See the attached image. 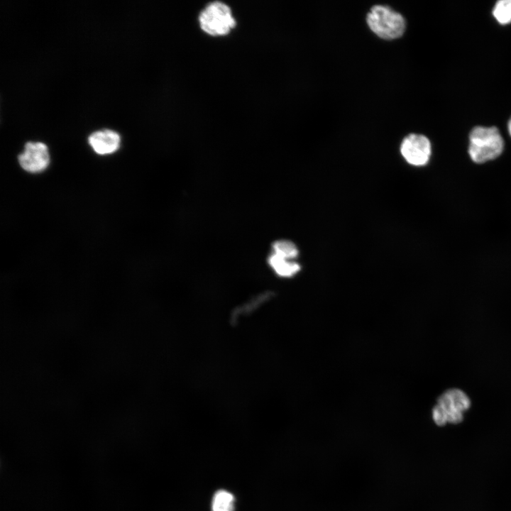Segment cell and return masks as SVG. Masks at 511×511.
<instances>
[{"label": "cell", "mask_w": 511, "mask_h": 511, "mask_svg": "<svg viewBox=\"0 0 511 511\" xmlns=\"http://www.w3.org/2000/svg\"><path fill=\"white\" fill-rule=\"evenodd\" d=\"M504 141L495 126H476L469 135L468 155L476 163H483L498 158L503 151Z\"/></svg>", "instance_id": "cell-1"}, {"label": "cell", "mask_w": 511, "mask_h": 511, "mask_svg": "<svg viewBox=\"0 0 511 511\" xmlns=\"http://www.w3.org/2000/svg\"><path fill=\"white\" fill-rule=\"evenodd\" d=\"M471 405L469 397L461 390L451 388L437 399L432 410V419L438 426L447 422L458 424L463 419V414Z\"/></svg>", "instance_id": "cell-2"}, {"label": "cell", "mask_w": 511, "mask_h": 511, "mask_svg": "<svg viewBox=\"0 0 511 511\" xmlns=\"http://www.w3.org/2000/svg\"><path fill=\"white\" fill-rule=\"evenodd\" d=\"M370 30L386 40L400 37L405 30V21L398 12L388 6H373L366 16Z\"/></svg>", "instance_id": "cell-3"}, {"label": "cell", "mask_w": 511, "mask_h": 511, "mask_svg": "<svg viewBox=\"0 0 511 511\" xmlns=\"http://www.w3.org/2000/svg\"><path fill=\"white\" fill-rule=\"evenodd\" d=\"M201 29L212 36L226 35L236 26L230 7L221 1H213L207 5L199 15Z\"/></svg>", "instance_id": "cell-4"}, {"label": "cell", "mask_w": 511, "mask_h": 511, "mask_svg": "<svg viewBox=\"0 0 511 511\" xmlns=\"http://www.w3.org/2000/svg\"><path fill=\"white\" fill-rule=\"evenodd\" d=\"M400 152L405 160L410 165H425L431 157V143L424 135L411 133L403 139L400 145Z\"/></svg>", "instance_id": "cell-5"}, {"label": "cell", "mask_w": 511, "mask_h": 511, "mask_svg": "<svg viewBox=\"0 0 511 511\" xmlns=\"http://www.w3.org/2000/svg\"><path fill=\"white\" fill-rule=\"evenodd\" d=\"M18 162L21 167L29 172L43 171L50 163L47 145L41 142H28L24 151L18 156Z\"/></svg>", "instance_id": "cell-6"}, {"label": "cell", "mask_w": 511, "mask_h": 511, "mask_svg": "<svg viewBox=\"0 0 511 511\" xmlns=\"http://www.w3.org/2000/svg\"><path fill=\"white\" fill-rule=\"evenodd\" d=\"M88 141L93 150L99 155L112 153L116 151L120 145L119 135L108 129L93 133Z\"/></svg>", "instance_id": "cell-7"}, {"label": "cell", "mask_w": 511, "mask_h": 511, "mask_svg": "<svg viewBox=\"0 0 511 511\" xmlns=\"http://www.w3.org/2000/svg\"><path fill=\"white\" fill-rule=\"evenodd\" d=\"M267 263L273 272L280 278H291L295 275L301 269L299 263L294 260H287L271 253Z\"/></svg>", "instance_id": "cell-8"}, {"label": "cell", "mask_w": 511, "mask_h": 511, "mask_svg": "<svg viewBox=\"0 0 511 511\" xmlns=\"http://www.w3.org/2000/svg\"><path fill=\"white\" fill-rule=\"evenodd\" d=\"M272 253L283 258L294 260L299 251L294 242L287 239H278L272 243Z\"/></svg>", "instance_id": "cell-9"}, {"label": "cell", "mask_w": 511, "mask_h": 511, "mask_svg": "<svg viewBox=\"0 0 511 511\" xmlns=\"http://www.w3.org/2000/svg\"><path fill=\"white\" fill-rule=\"evenodd\" d=\"M212 511H234V497L224 490L216 491L211 502Z\"/></svg>", "instance_id": "cell-10"}, {"label": "cell", "mask_w": 511, "mask_h": 511, "mask_svg": "<svg viewBox=\"0 0 511 511\" xmlns=\"http://www.w3.org/2000/svg\"><path fill=\"white\" fill-rule=\"evenodd\" d=\"M493 14L497 21L500 24H507L511 22V0L498 1L494 6Z\"/></svg>", "instance_id": "cell-11"}, {"label": "cell", "mask_w": 511, "mask_h": 511, "mask_svg": "<svg viewBox=\"0 0 511 511\" xmlns=\"http://www.w3.org/2000/svg\"><path fill=\"white\" fill-rule=\"evenodd\" d=\"M508 132L511 136V119H510L507 125Z\"/></svg>", "instance_id": "cell-12"}]
</instances>
